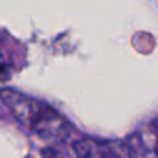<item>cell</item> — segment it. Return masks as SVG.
Wrapping results in <instances>:
<instances>
[{"label":"cell","instance_id":"6da1fadb","mask_svg":"<svg viewBox=\"0 0 158 158\" xmlns=\"http://www.w3.org/2000/svg\"><path fill=\"white\" fill-rule=\"evenodd\" d=\"M0 98L17 121L42 137L63 139L71 132L69 122L52 106L13 89L0 90Z\"/></svg>","mask_w":158,"mask_h":158},{"label":"cell","instance_id":"7a4b0ae2","mask_svg":"<svg viewBox=\"0 0 158 158\" xmlns=\"http://www.w3.org/2000/svg\"><path fill=\"white\" fill-rule=\"evenodd\" d=\"M77 158H132L131 148L117 140L81 139L74 143Z\"/></svg>","mask_w":158,"mask_h":158},{"label":"cell","instance_id":"3957f363","mask_svg":"<svg viewBox=\"0 0 158 158\" xmlns=\"http://www.w3.org/2000/svg\"><path fill=\"white\" fill-rule=\"evenodd\" d=\"M137 142L153 158H158V118L150 122L137 135Z\"/></svg>","mask_w":158,"mask_h":158},{"label":"cell","instance_id":"277c9868","mask_svg":"<svg viewBox=\"0 0 158 158\" xmlns=\"http://www.w3.org/2000/svg\"><path fill=\"white\" fill-rule=\"evenodd\" d=\"M8 71H10V65L3 60V56L0 53V77H7Z\"/></svg>","mask_w":158,"mask_h":158},{"label":"cell","instance_id":"5b68a950","mask_svg":"<svg viewBox=\"0 0 158 158\" xmlns=\"http://www.w3.org/2000/svg\"><path fill=\"white\" fill-rule=\"evenodd\" d=\"M43 157L44 158H61V156L58 154V151L54 150V148H47V150H43Z\"/></svg>","mask_w":158,"mask_h":158}]
</instances>
